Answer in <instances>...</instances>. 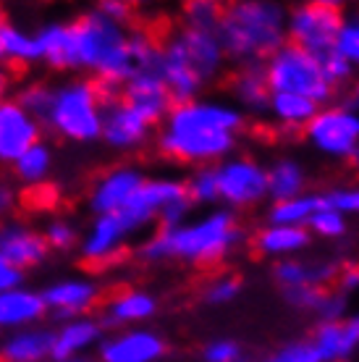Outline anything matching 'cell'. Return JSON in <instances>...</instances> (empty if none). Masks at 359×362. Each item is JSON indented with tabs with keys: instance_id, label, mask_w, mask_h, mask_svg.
I'll return each mask as SVG.
<instances>
[{
	"instance_id": "cell-1",
	"label": "cell",
	"mask_w": 359,
	"mask_h": 362,
	"mask_svg": "<svg viewBox=\"0 0 359 362\" xmlns=\"http://www.w3.org/2000/svg\"><path fill=\"white\" fill-rule=\"evenodd\" d=\"M244 239L247 231L242 228L236 213L216 208L199 218H189L179 228H158L139 245L136 255L144 263L181 260L205 268L228 260L244 245Z\"/></svg>"
},
{
	"instance_id": "cell-2",
	"label": "cell",
	"mask_w": 359,
	"mask_h": 362,
	"mask_svg": "<svg viewBox=\"0 0 359 362\" xmlns=\"http://www.w3.org/2000/svg\"><path fill=\"white\" fill-rule=\"evenodd\" d=\"M288 8L276 0H239L220 11L218 40L228 64H265L286 40Z\"/></svg>"
},
{
	"instance_id": "cell-3",
	"label": "cell",
	"mask_w": 359,
	"mask_h": 362,
	"mask_svg": "<svg viewBox=\"0 0 359 362\" xmlns=\"http://www.w3.org/2000/svg\"><path fill=\"white\" fill-rule=\"evenodd\" d=\"M71 29L76 69L92 71L95 82L121 90L131 76H136V66L129 53V29L124 24H116L100 11H92L71 21Z\"/></svg>"
},
{
	"instance_id": "cell-4",
	"label": "cell",
	"mask_w": 359,
	"mask_h": 362,
	"mask_svg": "<svg viewBox=\"0 0 359 362\" xmlns=\"http://www.w3.org/2000/svg\"><path fill=\"white\" fill-rule=\"evenodd\" d=\"M45 124L71 142H95L102 134V100L92 79H76L53 90Z\"/></svg>"
},
{
	"instance_id": "cell-5",
	"label": "cell",
	"mask_w": 359,
	"mask_h": 362,
	"mask_svg": "<svg viewBox=\"0 0 359 362\" xmlns=\"http://www.w3.org/2000/svg\"><path fill=\"white\" fill-rule=\"evenodd\" d=\"M262 69H265V79L273 95H299V98L312 100L320 108L328 105L336 95V90L323 79L317 58L291 42L278 47L262 64Z\"/></svg>"
},
{
	"instance_id": "cell-6",
	"label": "cell",
	"mask_w": 359,
	"mask_h": 362,
	"mask_svg": "<svg viewBox=\"0 0 359 362\" xmlns=\"http://www.w3.org/2000/svg\"><path fill=\"white\" fill-rule=\"evenodd\" d=\"M341 18L343 8L339 3L314 0V3L294 6L286 16V40L314 58L331 53L339 27H341Z\"/></svg>"
},
{
	"instance_id": "cell-7",
	"label": "cell",
	"mask_w": 359,
	"mask_h": 362,
	"mask_svg": "<svg viewBox=\"0 0 359 362\" xmlns=\"http://www.w3.org/2000/svg\"><path fill=\"white\" fill-rule=\"evenodd\" d=\"M305 139L325 158L351 160L359 147V108L323 105L305 127Z\"/></svg>"
},
{
	"instance_id": "cell-8",
	"label": "cell",
	"mask_w": 359,
	"mask_h": 362,
	"mask_svg": "<svg viewBox=\"0 0 359 362\" xmlns=\"http://www.w3.org/2000/svg\"><path fill=\"white\" fill-rule=\"evenodd\" d=\"M247 127V116L234 103L223 100H189L168 110L163 121L165 132H207V134H234L239 136Z\"/></svg>"
},
{
	"instance_id": "cell-9",
	"label": "cell",
	"mask_w": 359,
	"mask_h": 362,
	"mask_svg": "<svg viewBox=\"0 0 359 362\" xmlns=\"http://www.w3.org/2000/svg\"><path fill=\"white\" fill-rule=\"evenodd\" d=\"M218 197L225 210H247L268 199V173L265 165L249 155H231L216 165Z\"/></svg>"
},
{
	"instance_id": "cell-10",
	"label": "cell",
	"mask_w": 359,
	"mask_h": 362,
	"mask_svg": "<svg viewBox=\"0 0 359 362\" xmlns=\"http://www.w3.org/2000/svg\"><path fill=\"white\" fill-rule=\"evenodd\" d=\"M234 134H207V132H165L158 134V153L181 165H218L236 150Z\"/></svg>"
},
{
	"instance_id": "cell-11",
	"label": "cell",
	"mask_w": 359,
	"mask_h": 362,
	"mask_svg": "<svg viewBox=\"0 0 359 362\" xmlns=\"http://www.w3.org/2000/svg\"><path fill=\"white\" fill-rule=\"evenodd\" d=\"M184 197H187L184 179H173V176L144 179L142 187L134 192V197L129 199L118 213H113V216H118V221L124 223L126 231L134 236L139 231H144L147 226H153L165 205H171V202Z\"/></svg>"
},
{
	"instance_id": "cell-12",
	"label": "cell",
	"mask_w": 359,
	"mask_h": 362,
	"mask_svg": "<svg viewBox=\"0 0 359 362\" xmlns=\"http://www.w3.org/2000/svg\"><path fill=\"white\" fill-rule=\"evenodd\" d=\"M129 236L118 216H98L81 242V260L90 268H113L126 255Z\"/></svg>"
},
{
	"instance_id": "cell-13",
	"label": "cell",
	"mask_w": 359,
	"mask_h": 362,
	"mask_svg": "<svg viewBox=\"0 0 359 362\" xmlns=\"http://www.w3.org/2000/svg\"><path fill=\"white\" fill-rule=\"evenodd\" d=\"M165 354V339L150 328L121 331L100 344V362H160Z\"/></svg>"
},
{
	"instance_id": "cell-14",
	"label": "cell",
	"mask_w": 359,
	"mask_h": 362,
	"mask_svg": "<svg viewBox=\"0 0 359 362\" xmlns=\"http://www.w3.org/2000/svg\"><path fill=\"white\" fill-rule=\"evenodd\" d=\"M40 142V121L29 116L16 100L0 103V163H16L29 147Z\"/></svg>"
},
{
	"instance_id": "cell-15",
	"label": "cell",
	"mask_w": 359,
	"mask_h": 362,
	"mask_svg": "<svg viewBox=\"0 0 359 362\" xmlns=\"http://www.w3.org/2000/svg\"><path fill=\"white\" fill-rule=\"evenodd\" d=\"M150 134H153V127L121 98L102 105L100 139H105V145L116 147V150H134V147H142L150 139Z\"/></svg>"
},
{
	"instance_id": "cell-16",
	"label": "cell",
	"mask_w": 359,
	"mask_h": 362,
	"mask_svg": "<svg viewBox=\"0 0 359 362\" xmlns=\"http://www.w3.org/2000/svg\"><path fill=\"white\" fill-rule=\"evenodd\" d=\"M121 100L126 105H131L153 129L163 124L168 110L173 108V100L165 90L163 79L158 76V71H142L131 76L121 87Z\"/></svg>"
},
{
	"instance_id": "cell-17",
	"label": "cell",
	"mask_w": 359,
	"mask_h": 362,
	"mask_svg": "<svg viewBox=\"0 0 359 362\" xmlns=\"http://www.w3.org/2000/svg\"><path fill=\"white\" fill-rule=\"evenodd\" d=\"M144 176L134 165H118L100 176L90 189V208L98 216H113L124 208L129 199L134 197V192L144 184Z\"/></svg>"
},
{
	"instance_id": "cell-18",
	"label": "cell",
	"mask_w": 359,
	"mask_h": 362,
	"mask_svg": "<svg viewBox=\"0 0 359 362\" xmlns=\"http://www.w3.org/2000/svg\"><path fill=\"white\" fill-rule=\"evenodd\" d=\"M173 35L179 40L184 55L189 58V64L194 66V71L202 76V82H216L218 76L223 74L225 64H228L223 55V47H220V40H218V32L179 27Z\"/></svg>"
},
{
	"instance_id": "cell-19",
	"label": "cell",
	"mask_w": 359,
	"mask_h": 362,
	"mask_svg": "<svg viewBox=\"0 0 359 362\" xmlns=\"http://www.w3.org/2000/svg\"><path fill=\"white\" fill-rule=\"evenodd\" d=\"M341 265L333 260H305V257H288L273 265V279L281 289H299V286H314L328 289L336 284V276Z\"/></svg>"
},
{
	"instance_id": "cell-20",
	"label": "cell",
	"mask_w": 359,
	"mask_h": 362,
	"mask_svg": "<svg viewBox=\"0 0 359 362\" xmlns=\"http://www.w3.org/2000/svg\"><path fill=\"white\" fill-rule=\"evenodd\" d=\"M0 255L6 263L21 271L42 263L47 257V245L42 234H37L18 221H8L0 226Z\"/></svg>"
},
{
	"instance_id": "cell-21",
	"label": "cell",
	"mask_w": 359,
	"mask_h": 362,
	"mask_svg": "<svg viewBox=\"0 0 359 362\" xmlns=\"http://www.w3.org/2000/svg\"><path fill=\"white\" fill-rule=\"evenodd\" d=\"M228 90H231L234 105L242 110L244 116H252V118L268 116L270 95H273V92H270V87H268L262 64L236 66L234 76H231V82H228Z\"/></svg>"
},
{
	"instance_id": "cell-22",
	"label": "cell",
	"mask_w": 359,
	"mask_h": 362,
	"mask_svg": "<svg viewBox=\"0 0 359 362\" xmlns=\"http://www.w3.org/2000/svg\"><path fill=\"white\" fill-rule=\"evenodd\" d=\"M47 310H53L58 317H84L100 302V286L84 279H69L58 281L53 286H47L42 294Z\"/></svg>"
},
{
	"instance_id": "cell-23",
	"label": "cell",
	"mask_w": 359,
	"mask_h": 362,
	"mask_svg": "<svg viewBox=\"0 0 359 362\" xmlns=\"http://www.w3.org/2000/svg\"><path fill=\"white\" fill-rule=\"evenodd\" d=\"M312 236L305 226H262L254 234V250L265 257L278 260H288V257H299V255L310 250Z\"/></svg>"
},
{
	"instance_id": "cell-24",
	"label": "cell",
	"mask_w": 359,
	"mask_h": 362,
	"mask_svg": "<svg viewBox=\"0 0 359 362\" xmlns=\"http://www.w3.org/2000/svg\"><path fill=\"white\" fill-rule=\"evenodd\" d=\"M100 336H102V323H100V320H92V317H73V320H66V323L53 334L50 357H53L55 362L76 360L79 352L98 344Z\"/></svg>"
},
{
	"instance_id": "cell-25",
	"label": "cell",
	"mask_w": 359,
	"mask_h": 362,
	"mask_svg": "<svg viewBox=\"0 0 359 362\" xmlns=\"http://www.w3.org/2000/svg\"><path fill=\"white\" fill-rule=\"evenodd\" d=\"M158 313V299L150 291L126 289L105 302V326H134L144 323Z\"/></svg>"
},
{
	"instance_id": "cell-26",
	"label": "cell",
	"mask_w": 359,
	"mask_h": 362,
	"mask_svg": "<svg viewBox=\"0 0 359 362\" xmlns=\"http://www.w3.org/2000/svg\"><path fill=\"white\" fill-rule=\"evenodd\" d=\"M47 308L42 294L29 289L0 291V328H21L32 326L45 315Z\"/></svg>"
},
{
	"instance_id": "cell-27",
	"label": "cell",
	"mask_w": 359,
	"mask_h": 362,
	"mask_svg": "<svg viewBox=\"0 0 359 362\" xmlns=\"http://www.w3.org/2000/svg\"><path fill=\"white\" fill-rule=\"evenodd\" d=\"M37 42L42 50V61L58 71L76 69V45H73L71 24H47L37 32Z\"/></svg>"
},
{
	"instance_id": "cell-28",
	"label": "cell",
	"mask_w": 359,
	"mask_h": 362,
	"mask_svg": "<svg viewBox=\"0 0 359 362\" xmlns=\"http://www.w3.org/2000/svg\"><path fill=\"white\" fill-rule=\"evenodd\" d=\"M268 173V199L270 202H286L307 189V173L294 158H278L265 168Z\"/></svg>"
},
{
	"instance_id": "cell-29",
	"label": "cell",
	"mask_w": 359,
	"mask_h": 362,
	"mask_svg": "<svg viewBox=\"0 0 359 362\" xmlns=\"http://www.w3.org/2000/svg\"><path fill=\"white\" fill-rule=\"evenodd\" d=\"M320 105L299 95H270L268 116L283 132H305V127L314 118Z\"/></svg>"
},
{
	"instance_id": "cell-30",
	"label": "cell",
	"mask_w": 359,
	"mask_h": 362,
	"mask_svg": "<svg viewBox=\"0 0 359 362\" xmlns=\"http://www.w3.org/2000/svg\"><path fill=\"white\" fill-rule=\"evenodd\" d=\"M53 349V334L50 331H18L3 341L0 346V362H45Z\"/></svg>"
},
{
	"instance_id": "cell-31",
	"label": "cell",
	"mask_w": 359,
	"mask_h": 362,
	"mask_svg": "<svg viewBox=\"0 0 359 362\" xmlns=\"http://www.w3.org/2000/svg\"><path fill=\"white\" fill-rule=\"evenodd\" d=\"M312 344L320 352L323 362H349L359 346L346 334L343 323H320L312 334Z\"/></svg>"
},
{
	"instance_id": "cell-32",
	"label": "cell",
	"mask_w": 359,
	"mask_h": 362,
	"mask_svg": "<svg viewBox=\"0 0 359 362\" xmlns=\"http://www.w3.org/2000/svg\"><path fill=\"white\" fill-rule=\"evenodd\" d=\"M323 205V194H299L286 202H273L268 208L270 226H307V221L314 210Z\"/></svg>"
},
{
	"instance_id": "cell-33",
	"label": "cell",
	"mask_w": 359,
	"mask_h": 362,
	"mask_svg": "<svg viewBox=\"0 0 359 362\" xmlns=\"http://www.w3.org/2000/svg\"><path fill=\"white\" fill-rule=\"evenodd\" d=\"M0 53L13 66H27L35 64V61H42V50H40L37 37L11 27V24H6L3 32H0Z\"/></svg>"
},
{
	"instance_id": "cell-34",
	"label": "cell",
	"mask_w": 359,
	"mask_h": 362,
	"mask_svg": "<svg viewBox=\"0 0 359 362\" xmlns=\"http://www.w3.org/2000/svg\"><path fill=\"white\" fill-rule=\"evenodd\" d=\"M50 168H53V153H50V147L45 142H37L35 147H29L27 153L13 163V173L21 181H27L29 187L45 184Z\"/></svg>"
},
{
	"instance_id": "cell-35",
	"label": "cell",
	"mask_w": 359,
	"mask_h": 362,
	"mask_svg": "<svg viewBox=\"0 0 359 362\" xmlns=\"http://www.w3.org/2000/svg\"><path fill=\"white\" fill-rule=\"evenodd\" d=\"M187 187V197L192 205H205V208H213L220 202L218 197V171L216 165H199L189 173V179L184 181Z\"/></svg>"
},
{
	"instance_id": "cell-36",
	"label": "cell",
	"mask_w": 359,
	"mask_h": 362,
	"mask_svg": "<svg viewBox=\"0 0 359 362\" xmlns=\"http://www.w3.org/2000/svg\"><path fill=\"white\" fill-rule=\"evenodd\" d=\"M307 231L310 236H320V239H328V242H336V239H343L349 234V223L341 213H336L333 208H328L323 199V205L314 210L310 221H307Z\"/></svg>"
},
{
	"instance_id": "cell-37",
	"label": "cell",
	"mask_w": 359,
	"mask_h": 362,
	"mask_svg": "<svg viewBox=\"0 0 359 362\" xmlns=\"http://www.w3.org/2000/svg\"><path fill=\"white\" fill-rule=\"evenodd\" d=\"M333 50L341 55L343 61H349L354 69H359V11L343 13Z\"/></svg>"
},
{
	"instance_id": "cell-38",
	"label": "cell",
	"mask_w": 359,
	"mask_h": 362,
	"mask_svg": "<svg viewBox=\"0 0 359 362\" xmlns=\"http://www.w3.org/2000/svg\"><path fill=\"white\" fill-rule=\"evenodd\" d=\"M220 11H223V6H220V3H213V0H192V3H187V6H184V18H181V27L210 29V32H218Z\"/></svg>"
},
{
	"instance_id": "cell-39",
	"label": "cell",
	"mask_w": 359,
	"mask_h": 362,
	"mask_svg": "<svg viewBox=\"0 0 359 362\" xmlns=\"http://www.w3.org/2000/svg\"><path fill=\"white\" fill-rule=\"evenodd\" d=\"M239 294H242V281L236 279V276H231V273H223L218 279L207 281L205 289H202V299H205L210 308L231 305Z\"/></svg>"
},
{
	"instance_id": "cell-40",
	"label": "cell",
	"mask_w": 359,
	"mask_h": 362,
	"mask_svg": "<svg viewBox=\"0 0 359 362\" xmlns=\"http://www.w3.org/2000/svg\"><path fill=\"white\" fill-rule=\"evenodd\" d=\"M16 103L27 110L35 121H40V118L45 121L47 110H50V103H53V87H47V84H42V82L27 84L24 90L18 92Z\"/></svg>"
},
{
	"instance_id": "cell-41",
	"label": "cell",
	"mask_w": 359,
	"mask_h": 362,
	"mask_svg": "<svg viewBox=\"0 0 359 362\" xmlns=\"http://www.w3.org/2000/svg\"><path fill=\"white\" fill-rule=\"evenodd\" d=\"M317 64H320L323 79L331 84L333 90H339V87H346V84H351V79L357 76V69H354L349 61H343V58L336 53V50L317 55Z\"/></svg>"
},
{
	"instance_id": "cell-42",
	"label": "cell",
	"mask_w": 359,
	"mask_h": 362,
	"mask_svg": "<svg viewBox=\"0 0 359 362\" xmlns=\"http://www.w3.org/2000/svg\"><path fill=\"white\" fill-rule=\"evenodd\" d=\"M262 362H323V357L314 349L312 339H297L270 352Z\"/></svg>"
},
{
	"instance_id": "cell-43",
	"label": "cell",
	"mask_w": 359,
	"mask_h": 362,
	"mask_svg": "<svg viewBox=\"0 0 359 362\" xmlns=\"http://www.w3.org/2000/svg\"><path fill=\"white\" fill-rule=\"evenodd\" d=\"M346 315H349V297L336 289H325L320 305L314 310V317L320 323H339Z\"/></svg>"
},
{
	"instance_id": "cell-44",
	"label": "cell",
	"mask_w": 359,
	"mask_h": 362,
	"mask_svg": "<svg viewBox=\"0 0 359 362\" xmlns=\"http://www.w3.org/2000/svg\"><path fill=\"white\" fill-rule=\"evenodd\" d=\"M325 205L336 213L346 216H359V187H336V189L323 194Z\"/></svg>"
},
{
	"instance_id": "cell-45",
	"label": "cell",
	"mask_w": 359,
	"mask_h": 362,
	"mask_svg": "<svg viewBox=\"0 0 359 362\" xmlns=\"http://www.w3.org/2000/svg\"><path fill=\"white\" fill-rule=\"evenodd\" d=\"M42 239H45L47 250H50V247H53V250H71V247L76 245L79 234H76L73 223L63 221V218H55V221H50V223H47Z\"/></svg>"
},
{
	"instance_id": "cell-46",
	"label": "cell",
	"mask_w": 359,
	"mask_h": 362,
	"mask_svg": "<svg viewBox=\"0 0 359 362\" xmlns=\"http://www.w3.org/2000/svg\"><path fill=\"white\" fill-rule=\"evenodd\" d=\"M202 362H244V352L234 339H216V341L205 344Z\"/></svg>"
},
{
	"instance_id": "cell-47",
	"label": "cell",
	"mask_w": 359,
	"mask_h": 362,
	"mask_svg": "<svg viewBox=\"0 0 359 362\" xmlns=\"http://www.w3.org/2000/svg\"><path fill=\"white\" fill-rule=\"evenodd\" d=\"M288 308L302 310V313H312L317 310L320 299H323L325 289H314V286H299V289H281Z\"/></svg>"
},
{
	"instance_id": "cell-48",
	"label": "cell",
	"mask_w": 359,
	"mask_h": 362,
	"mask_svg": "<svg viewBox=\"0 0 359 362\" xmlns=\"http://www.w3.org/2000/svg\"><path fill=\"white\" fill-rule=\"evenodd\" d=\"M189 216H192V202H189V197H184L165 205L163 213L158 216V223H160V228H179L187 223Z\"/></svg>"
},
{
	"instance_id": "cell-49",
	"label": "cell",
	"mask_w": 359,
	"mask_h": 362,
	"mask_svg": "<svg viewBox=\"0 0 359 362\" xmlns=\"http://www.w3.org/2000/svg\"><path fill=\"white\" fill-rule=\"evenodd\" d=\"M333 289L341 291V294H354L359 291V265H341V271L336 276V284H333Z\"/></svg>"
},
{
	"instance_id": "cell-50",
	"label": "cell",
	"mask_w": 359,
	"mask_h": 362,
	"mask_svg": "<svg viewBox=\"0 0 359 362\" xmlns=\"http://www.w3.org/2000/svg\"><path fill=\"white\" fill-rule=\"evenodd\" d=\"M100 13L102 16H108L110 21H116V24H124L131 18V6L129 3H121V0H105V3H100Z\"/></svg>"
},
{
	"instance_id": "cell-51",
	"label": "cell",
	"mask_w": 359,
	"mask_h": 362,
	"mask_svg": "<svg viewBox=\"0 0 359 362\" xmlns=\"http://www.w3.org/2000/svg\"><path fill=\"white\" fill-rule=\"evenodd\" d=\"M18 284H21V271H16L13 265L6 263L3 255H0V291L18 289Z\"/></svg>"
},
{
	"instance_id": "cell-52",
	"label": "cell",
	"mask_w": 359,
	"mask_h": 362,
	"mask_svg": "<svg viewBox=\"0 0 359 362\" xmlns=\"http://www.w3.org/2000/svg\"><path fill=\"white\" fill-rule=\"evenodd\" d=\"M16 205V192L11 189V184L0 181V218H6Z\"/></svg>"
},
{
	"instance_id": "cell-53",
	"label": "cell",
	"mask_w": 359,
	"mask_h": 362,
	"mask_svg": "<svg viewBox=\"0 0 359 362\" xmlns=\"http://www.w3.org/2000/svg\"><path fill=\"white\" fill-rule=\"evenodd\" d=\"M341 323H343V328H346V334H349L351 341L359 346V313H354V315H346Z\"/></svg>"
},
{
	"instance_id": "cell-54",
	"label": "cell",
	"mask_w": 359,
	"mask_h": 362,
	"mask_svg": "<svg viewBox=\"0 0 359 362\" xmlns=\"http://www.w3.org/2000/svg\"><path fill=\"white\" fill-rule=\"evenodd\" d=\"M8 82H11L8 71H3V69H0V103H3V98H6V92H8Z\"/></svg>"
},
{
	"instance_id": "cell-55",
	"label": "cell",
	"mask_w": 359,
	"mask_h": 362,
	"mask_svg": "<svg viewBox=\"0 0 359 362\" xmlns=\"http://www.w3.org/2000/svg\"><path fill=\"white\" fill-rule=\"evenodd\" d=\"M354 108H359V82H357V87H354Z\"/></svg>"
},
{
	"instance_id": "cell-56",
	"label": "cell",
	"mask_w": 359,
	"mask_h": 362,
	"mask_svg": "<svg viewBox=\"0 0 359 362\" xmlns=\"http://www.w3.org/2000/svg\"><path fill=\"white\" fill-rule=\"evenodd\" d=\"M351 163H354V165H357V168H359V147H357V153L351 155Z\"/></svg>"
},
{
	"instance_id": "cell-57",
	"label": "cell",
	"mask_w": 359,
	"mask_h": 362,
	"mask_svg": "<svg viewBox=\"0 0 359 362\" xmlns=\"http://www.w3.org/2000/svg\"><path fill=\"white\" fill-rule=\"evenodd\" d=\"M3 27H6V21H3V13H0V32H3ZM0 58H3V53H0Z\"/></svg>"
},
{
	"instance_id": "cell-58",
	"label": "cell",
	"mask_w": 359,
	"mask_h": 362,
	"mask_svg": "<svg viewBox=\"0 0 359 362\" xmlns=\"http://www.w3.org/2000/svg\"><path fill=\"white\" fill-rule=\"evenodd\" d=\"M66 362H90V360H66Z\"/></svg>"
}]
</instances>
